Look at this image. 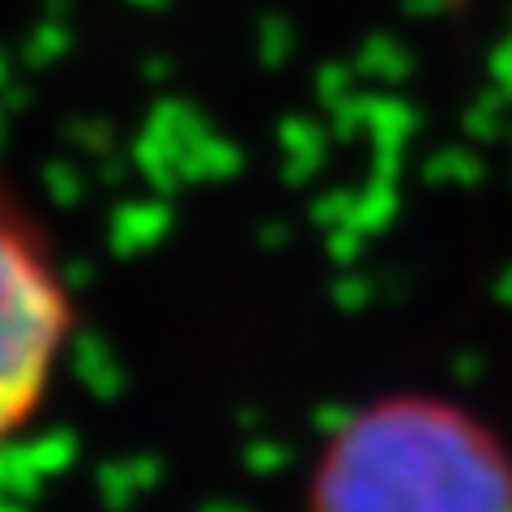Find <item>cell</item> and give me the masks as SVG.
I'll return each mask as SVG.
<instances>
[{
    "label": "cell",
    "instance_id": "obj_1",
    "mask_svg": "<svg viewBox=\"0 0 512 512\" xmlns=\"http://www.w3.org/2000/svg\"><path fill=\"white\" fill-rule=\"evenodd\" d=\"M312 512H512V461L461 410L376 406L329 444Z\"/></svg>",
    "mask_w": 512,
    "mask_h": 512
},
{
    "label": "cell",
    "instance_id": "obj_2",
    "mask_svg": "<svg viewBox=\"0 0 512 512\" xmlns=\"http://www.w3.org/2000/svg\"><path fill=\"white\" fill-rule=\"evenodd\" d=\"M69 338V295L13 205L0 201V444L39 410Z\"/></svg>",
    "mask_w": 512,
    "mask_h": 512
}]
</instances>
